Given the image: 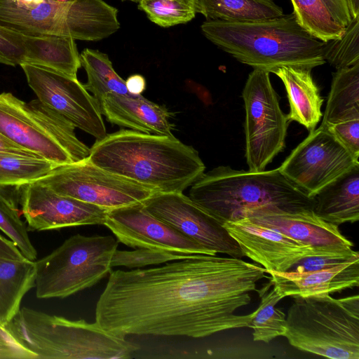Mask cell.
Wrapping results in <instances>:
<instances>
[{
	"mask_svg": "<svg viewBox=\"0 0 359 359\" xmlns=\"http://www.w3.org/2000/svg\"><path fill=\"white\" fill-rule=\"evenodd\" d=\"M352 257L348 258L339 256L308 257L299 260L290 271L302 272L326 269L346 262Z\"/></svg>",
	"mask_w": 359,
	"mask_h": 359,
	"instance_id": "38",
	"label": "cell"
},
{
	"mask_svg": "<svg viewBox=\"0 0 359 359\" xmlns=\"http://www.w3.org/2000/svg\"><path fill=\"white\" fill-rule=\"evenodd\" d=\"M56 193L111 210L143 203L152 189L107 171L87 158L58 165L37 180Z\"/></svg>",
	"mask_w": 359,
	"mask_h": 359,
	"instance_id": "11",
	"label": "cell"
},
{
	"mask_svg": "<svg viewBox=\"0 0 359 359\" xmlns=\"http://www.w3.org/2000/svg\"><path fill=\"white\" fill-rule=\"evenodd\" d=\"M138 8L162 27L191 21L198 13V0H142Z\"/></svg>",
	"mask_w": 359,
	"mask_h": 359,
	"instance_id": "31",
	"label": "cell"
},
{
	"mask_svg": "<svg viewBox=\"0 0 359 359\" xmlns=\"http://www.w3.org/2000/svg\"><path fill=\"white\" fill-rule=\"evenodd\" d=\"M24 61L77 79L81 67L75 39L58 35H25Z\"/></svg>",
	"mask_w": 359,
	"mask_h": 359,
	"instance_id": "23",
	"label": "cell"
},
{
	"mask_svg": "<svg viewBox=\"0 0 359 359\" xmlns=\"http://www.w3.org/2000/svg\"><path fill=\"white\" fill-rule=\"evenodd\" d=\"M203 35L240 62L274 73L282 67L312 69L326 62L322 41L290 14L254 21L206 20Z\"/></svg>",
	"mask_w": 359,
	"mask_h": 359,
	"instance_id": "3",
	"label": "cell"
},
{
	"mask_svg": "<svg viewBox=\"0 0 359 359\" xmlns=\"http://www.w3.org/2000/svg\"><path fill=\"white\" fill-rule=\"evenodd\" d=\"M118 241L111 236L76 234L35 262L36 296L65 298L90 287L111 272Z\"/></svg>",
	"mask_w": 359,
	"mask_h": 359,
	"instance_id": "9",
	"label": "cell"
},
{
	"mask_svg": "<svg viewBox=\"0 0 359 359\" xmlns=\"http://www.w3.org/2000/svg\"><path fill=\"white\" fill-rule=\"evenodd\" d=\"M14 1L20 4L30 6V5L39 4L41 3L43 0H14Z\"/></svg>",
	"mask_w": 359,
	"mask_h": 359,
	"instance_id": "45",
	"label": "cell"
},
{
	"mask_svg": "<svg viewBox=\"0 0 359 359\" xmlns=\"http://www.w3.org/2000/svg\"><path fill=\"white\" fill-rule=\"evenodd\" d=\"M126 86L130 94L141 95L146 88V80L140 74H133L127 79Z\"/></svg>",
	"mask_w": 359,
	"mask_h": 359,
	"instance_id": "42",
	"label": "cell"
},
{
	"mask_svg": "<svg viewBox=\"0 0 359 359\" xmlns=\"http://www.w3.org/2000/svg\"><path fill=\"white\" fill-rule=\"evenodd\" d=\"M122 1H133V2L138 4L142 0H122Z\"/></svg>",
	"mask_w": 359,
	"mask_h": 359,
	"instance_id": "47",
	"label": "cell"
},
{
	"mask_svg": "<svg viewBox=\"0 0 359 359\" xmlns=\"http://www.w3.org/2000/svg\"><path fill=\"white\" fill-rule=\"evenodd\" d=\"M245 217L330 255L351 257L358 253L352 249L353 243L342 235L339 226L323 220L313 210L295 212L258 210Z\"/></svg>",
	"mask_w": 359,
	"mask_h": 359,
	"instance_id": "18",
	"label": "cell"
},
{
	"mask_svg": "<svg viewBox=\"0 0 359 359\" xmlns=\"http://www.w3.org/2000/svg\"><path fill=\"white\" fill-rule=\"evenodd\" d=\"M80 60L87 74L83 86L98 102L108 93H130L126 81L116 72L107 54L87 48L80 54Z\"/></svg>",
	"mask_w": 359,
	"mask_h": 359,
	"instance_id": "27",
	"label": "cell"
},
{
	"mask_svg": "<svg viewBox=\"0 0 359 359\" xmlns=\"http://www.w3.org/2000/svg\"><path fill=\"white\" fill-rule=\"evenodd\" d=\"M0 230L15 245L25 258L33 261L36 258V250L29 239L27 227L20 218L19 212L1 202Z\"/></svg>",
	"mask_w": 359,
	"mask_h": 359,
	"instance_id": "33",
	"label": "cell"
},
{
	"mask_svg": "<svg viewBox=\"0 0 359 359\" xmlns=\"http://www.w3.org/2000/svg\"><path fill=\"white\" fill-rule=\"evenodd\" d=\"M0 152H11L25 155L35 156L34 154L17 145L0 133Z\"/></svg>",
	"mask_w": 359,
	"mask_h": 359,
	"instance_id": "43",
	"label": "cell"
},
{
	"mask_svg": "<svg viewBox=\"0 0 359 359\" xmlns=\"http://www.w3.org/2000/svg\"><path fill=\"white\" fill-rule=\"evenodd\" d=\"M118 10L103 0L26 6L0 0V25L25 35H58L83 41L107 38L120 28Z\"/></svg>",
	"mask_w": 359,
	"mask_h": 359,
	"instance_id": "8",
	"label": "cell"
},
{
	"mask_svg": "<svg viewBox=\"0 0 359 359\" xmlns=\"http://www.w3.org/2000/svg\"><path fill=\"white\" fill-rule=\"evenodd\" d=\"M266 269L238 257L205 254L159 267L109 273L95 321L116 335L201 338L250 327L255 311L237 315Z\"/></svg>",
	"mask_w": 359,
	"mask_h": 359,
	"instance_id": "1",
	"label": "cell"
},
{
	"mask_svg": "<svg viewBox=\"0 0 359 359\" xmlns=\"http://www.w3.org/2000/svg\"><path fill=\"white\" fill-rule=\"evenodd\" d=\"M334 20L346 27L351 20L346 0H322Z\"/></svg>",
	"mask_w": 359,
	"mask_h": 359,
	"instance_id": "39",
	"label": "cell"
},
{
	"mask_svg": "<svg viewBox=\"0 0 359 359\" xmlns=\"http://www.w3.org/2000/svg\"><path fill=\"white\" fill-rule=\"evenodd\" d=\"M47 1L55 2V3L69 4V3L75 2L77 0H47Z\"/></svg>",
	"mask_w": 359,
	"mask_h": 359,
	"instance_id": "46",
	"label": "cell"
},
{
	"mask_svg": "<svg viewBox=\"0 0 359 359\" xmlns=\"http://www.w3.org/2000/svg\"><path fill=\"white\" fill-rule=\"evenodd\" d=\"M25 34L0 25V63L20 65L24 61Z\"/></svg>",
	"mask_w": 359,
	"mask_h": 359,
	"instance_id": "35",
	"label": "cell"
},
{
	"mask_svg": "<svg viewBox=\"0 0 359 359\" xmlns=\"http://www.w3.org/2000/svg\"><path fill=\"white\" fill-rule=\"evenodd\" d=\"M75 126L39 99L22 101L0 94V133L34 155L57 165L87 158L90 148L75 134Z\"/></svg>",
	"mask_w": 359,
	"mask_h": 359,
	"instance_id": "7",
	"label": "cell"
},
{
	"mask_svg": "<svg viewBox=\"0 0 359 359\" xmlns=\"http://www.w3.org/2000/svg\"><path fill=\"white\" fill-rule=\"evenodd\" d=\"M19 191L18 187L0 186V202L19 212L17 205V199H19Z\"/></svg>",
	"mask_w": 359,
	"mask_h": 359,
	"instance_id": "40",
	"label": "cell"
},
{
	"mask_svg": "<svg viewBox=\"0 0 359 359\" xmlns=\"http://www.w3.org/2000/svg\"><path fill=\"white\" fill-rule=\"evenodd\" d=\"M189 197L222 224L258 210L295 212L313 208V198L278 168L255 172L220 165L204 172L191 186Z\"/></svg>",
	"mask_w": 359,
	"mask_h": 359,
	"instance_id": "4",
	"label": "cell"
},
{
	"mask_svg": "<svg viewBox=\"0 0 359 359\" xmlns=\"http://www.w3.org/2000/svg\"><path fill=\"white\" fill-rule=\"evenodd\" d=\"M92 163L156 193H183L204 172L198 152L173 136L121 129L97 140Z\"/></svg>",
	"mask_w": 359,
	"mask_h": 359,
	"instance_id": "2",
	"label": "cell"
},
{
	"mask_svg": "<svg viewBox=\"0 0 359 359\" xmlns=\"http://www.w3.org/2000/svg\"><path fill=\"white\" fill-rule=\"evenodd\" d=\"M299 24L315 38L327 42L341 36L345 27L337 22L322 0H290Z\"/></svg>",
	"mask_w": 359,
	"mask_h": 359,
	"instance_id": "30",
	"label": "cell"
},
{
	"mask_svg": "<svg viewBox=\"0 0 359 359\" xmlns=\"http://www.w3.org/2000/svg\"><path fill=\"white\" fill-rule=\"evenodd\" d=\"M99 104L102 114L114 125L147 134L173 136L170 112L142 95L108 93Z\"/></svg>",
	"mask_w": 359,
	"mask_h": 359,
	"instance_id": "20",
	"label": "cell"
},
{
	"mask_svg": "<svg viewBox=\"0 0 359 359\" xmlns=\"http://www.w3.org/2000/svg\"><path fill=\"white\" fill-rule=\"evenodd\" d=\"M320 126L359 119V63L337 69Z\"/></svg>",
	"mask_w": 359,
	"mask_h": 359,
	"instance_id": "25",
	"label": "cell"
},
{
	"mask_svg": "<svg viewBox=\"0 0 359 359\" xmlns=\"http://www.w3.org/2000/svg\"><path fill=\"white\" fill-rule=\"evenodd\" d=\"M22 212L29 231L104 225L108 210L59 194L50 187L33 182L19 187Z\"/></svg>",
	"mask_w": 359,
	"mask_h": 359,
	"instance_id": "16",
	"label": "cell"
},
{
	"mask_svg": "<svg viewBox=\"0 0 359 359\" xmlns=\"http://www.w3.org/2000/svg\"><path fill=\"white\" fill-rule=\"evenodd\" d=\"M351 18L359 16V0H346Z\"/></svg>",
	"mask_w": 359,
	"mask_h": 359,
	"instance_id": "44",
	"label": "cell"
},
{
	"mask_svg": "<svg viewBox=\"0 0 359 359\" xmlns=\"http://www.w3.org/2000/svg\"><path fill=\"white\" fill-rule=\"evenodd\" d=\"M36 263L23 258L0 257V324L5 326L18 313L27 292L35 287Z\"/></svg>",
	"mask_w": 359,
	"mask_h": 359,
	"instance_id": "24",
	"label": "cell"
},
{
	"mask_svg": "<svg viewBox=\"0 0 359 359\" xmlns=\"http://www.w3.org/2000/svg\"><path fill=\"white\" fill-rule=\"evenodd\" d=\"M27 83L37 99L75 128L95 137L103 138L106 128L98 100L77 79L46 67L22 63Z\"/></svg>",
	"mask_w": 359,
	"mask_h": 359,
	"instance_id": "13",
	"label": "cell"
},
{
	"mask_svg": "<svg viewBox=\"0 0 359 359\" xmlns=\"http://www.w3.org/2000/svg\"><path fill=\"white\" fill-rule=\"evenodd\" d=\"M285 337L296 348L331 359H359V296L294 297Z\"/></svg>",
	"mask_w": 359,
	"mask_h": 359,
	"instance_id": "6",
	"label": "cell"
},
{
	"mask_svg": "<svg viewBox=\"0 0 359 359\" xmlns=\"http://www.w3.org/2000/svg\"><path fill=\"white\" fill-rule=\"evenodd\" d=\"M223 226L236 241L244 256L262 265L266 273L290 271L305 257L335 256L319 251L278 231L256 224L248 217L226 222Z\"/></svg>",
	"mask_w": 359,
	"mask_h": 359,
	"instance_id": "17",
	"label": "cell"
},
{
	"mask_svg": "<svg viewBox=\"0 0 359 359\" xmlns=\"http://www.w3.org/2000/svg\"><path fill=\"white\" fill-rule=\"evenodd\" d=\"M104 225L118 242L135 249L161 250L184 255H217L153 215L143 203L109 210Z\"/></svg>",
	"mask_w": 359,
	"mask_h": 359,
	"instance_id": "15",
	"label": "cell"
},
{
	"mask_svg": "<svg viewBox=\"0 0 359 359\" xmlns=\"http://www.w3.org/2000/svg\"><path fill=\"white\" fill-rule=\"evenodd\" d=\"M270 280L283 297L333 294L359 285V255L333 266L309 271H270Z\"/></svg>",
	"mask_w": 359,
	"mask_h": 359,
	"instance_id": "19",
	"label": "cell"
},
{
	"mask_svg": "<svg viewBox=\"0 0 359 359\" xmlns=\"http://www.w3.org/2000/svg\"><path fill=\"white\" fill-rule=\"evenodd\" d=\"M323 55L337 69L359 63V16L351 18L341 36L323 43Z\"/></svg>",
	"mask_w": 359,
	"mask_h": 359,
	"instance_id": "32",
	"label": "cell"
},
{
	"mask_svg": "<svg viewBox=\"0 0 359 359\" xmlns=\"http://www.w3.org/2000/svg\"><path fill=\"white\" fill-rule=\"evenodd\" d=\"M273 74L283 81L290 104L288 121H296L312 131L320 121L323 99L311 76V69L282 67Z\"/></svg>",
	"mask_w": 359,
	"mask_h": 359,
	"instance_id": "22",
	"label": "cell"
},
{
	"mask_svg": "<svg viewBox=\"0 0 359 359\" xmlns=\"http://www.w3.org/2000/svg\"><path fill=\"white\" fill-rule=\"evenodd\" d=\"M189 255L148 248H137L133 251L116 250L112 256L111 266L140 268L182 259Z\"/></svg>",
	"mask_w": 359,
	"mask_h": 359,
	"instance_id": "34",
	"label": "cell"
},
{
	"mask_svg": "<svg viewBox=\"0 0 359 359\" xmlns=\"http://www.w3.org/2000/svg\"><path fill=\"white\" fill-rule=\"evenodd\" d=\"M242 96L245 118V158L249 170L262 171L285 147L288 120L280 109L269 73L253 69Z\"/></svg>",
	"mask_w": 359,
	"mask_h": 359,
	"instance_id": "10",
	"label": "cell"
},
{
	"mask_svg": "<svg viewBox=\"0 0 359 359\" xmlns=\"http://www.w3.org/2000/svg\"><path fill=\"white\" fill-rule=\"evenodd\" d=\"M5 327L36 359H126L139 350L96 321L72 320L26 307Z\"/></svg>",
	"mask_w": 359,
	"mask_h": 359,
	"instance_id": "5",
	"label": "cell"
},
{
	"mask_svg": "<svg viewBox=\"0 0 359 359\" xmlns=\"http://www.w3.org/2000/svg\"><path fill=\"white\" fill-rule=\"evenodd\" d=\"M37 356L22 346L0 324V359H36Z\"/></svg>",
	"mask_w": 359,
	"mask_h": 359,
	"instance_id": "37",
	"label": "cell"
},
{
	"mask_svg": "<svg viewBox=\"0 0 359 359\" xmlns=\"http://www.w3.org/2000/svg\"><path fill=\"white\" fill-rule=\"evenodd\" d=\"M198 13L207 20L254 21L283 15L272 0H198Z\"/></svg>",
	"mask_w": 359,
	"mask_h": 359,
	"instance_id": "26",
	"label": "cell"
},
{
	"mask_svg": "<svg viewBox=\"0 0 359 359\" xmlns=\"http://www.w3.org/2000/svg\"><path fill=\"white\" fill-rule=\"evenodd\" d=\"M57 166L39 156L0 152V186L20 187L32 183Z\"/></svg>",
	"mask_w": 359,
	"mask_h": 359,
	"instance_id": "29",
	"label": "cell"
},
{
	"mask_svg": "<svg viewBox=\"0 0 359 359\" xmlns=\"http://www.w3.org/2000/svg\"><path fill=\"white\" fill-rule=\"evenodd\" d=\"M257 292L260 303L255 311L249 327L253 330L254 341L269 343L278 337H283L286 332V316L281 309L276 307L277 303L284 297L271 280L264 283Z\"/></svg>",
	"mask_w": 359,
	"mask_h": 359,
	"instance_id": "28",
	"label": "cell"
},
{
	"mask_svg": "<svg viewBox=\"0 0 359 359\" xmlns=\"http://www.w3.org/2000/svg\"><path fill=\"white\" fill-rule=\"evenodd\" d=\"M326 129L354 158L358 160L359 119L339 122Z\"/></svg>",
	"mask_w": 359,
	"mask_h": 359,
	"instance_id": "36",
	"label": "cell"
},
{
	"mask_svg": "<svg viewBox=\"0 0 359 359\" xmlns=\"http://www.w3.org/2000/svg\"><path fill=\"white\" fill-rule=\"evenodd\" d=\"M0 257L13 259L25 258L11 240L1 235H0Z\"/></svg>",
	"mask_w": 359,
	"mask_h": 359,
	"instance_id": "41",
	"label": "cell"
},
{
	"mask_svg": "<svg viewBox=\"0 0 359 359\" xmlns=\"http://www.w3.org/2000/svg\"><path fill=\"white\" fill-rule=\"evenodd\" d=\"M143 204L153 215L205 248L232 257H244L223 224L183 193H155Z\"/></svg>",
	"mask_w": 359,
	"mask_h": 359,
	"instance_id": "14",
	"label": "cell"
},
{
	"mask_svg": "<svg viewBox=\"0 0 359 359\" xmlns=\"http://www.w3.org/2000/svg\"><path fill=\"white\" fill-rule=\"evenodd\" d=\"M314 212L335 225L359 219V164L322 188L313 197Z\"/></svg>",
	"mask_w": 359,
	"mask_h": 359,
	"instance_id": "21",
	"label": "cell"
},
{
	"mask_svg": "<svg viewBox=\"0 0 359 359\" xmlns=\"http://www.w3.org/2000/svg\"><path fill=\"white\" fill-rule=\"evenodd\" d=\"M359 161L325 128L310 131L278 168L280 172L308 196L348 171Z\"/></svg>",
	"mask_w": 359,
	"mask_h": 359,
	"instance_id": "12",
	"label": "cell"
}]
</instances>
